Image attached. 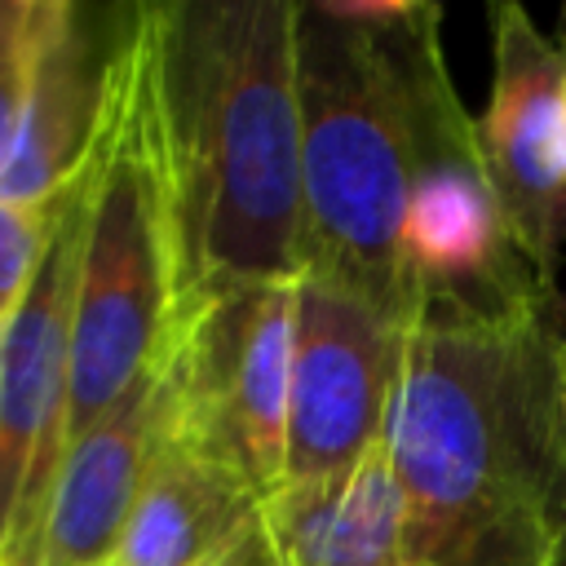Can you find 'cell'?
<instances>
[{
	"mask_svg": "<svg viewBox=\"0 0 566 566\" xmlns=\"http://www.w3.org/2000/svg\"><path fill=\"white\" fill-rule=\"evenodd\" d=\"M115 35H119V18L111 31H102L97 13H88L84 4L44 0L27 111L9 164L0 172V199L40 208L57 199L66 181L84 168L102 124Z\"/></svg>",
	"mask_w": 566,
	"mask_h": 566,
	"instance_id": "cell-10",
	"label": "cell"
},
{
	"mask_svg": "<svg viewBox=\"0 0 566 566\" xmlns=\"http://www.w3.org/2000/svg\"><path fill=\"white\" fill-rule=\"evenodd\" d=\"M177 314V234L159 146L146 4L119 13L71 310L66 447L159 367Z\"/></svg>",
	"mask_w": 566,
	"mask_h": 566,
	"instance_id": "cell-4",
	"label": "cell"
},
{
	"mask_svg": "<svg viewBox=\"0 0 566 566\" xmlns=\"http://www.w3.org/2000/svg\"><path fill=\"white\" fill-rule=\"evenodd\" d=\"M562 119H566V84H562Z\"/></svg>",
	"mask_w": 566,
	"mask_h": 566,
	"instance_id": "cell-18",
	"label": "cell"
},
{
	"mask_svg": "<svg viewBox=\"0 0 566 566\" xmlns=\"http://www.w3.org/2000/svg\"><path fill=\"white\" fill-rule=\"evenodd\" d=\"M146 18L177 305L301 279L296 0H159Z\"/></svg>",
	"mask_w": 566,
	"mask_h": 566,
	"instance_id": "cell-2",
	"label": "cell"
},
{
	"mask_svg": "<svg viewBox=\"0 0 566 566\" xmlns=\"http://www.w3.org/2000/svg\"><path fill=\"white\" fill-rule=\"evenodd\" d=\"M40 22H44V0H0V172L9 164L27 111Z\"/></svg>",
	"mask_w": 566,
	"mask_h": 566,
	"instance_id": "cell-14",
	"label": "cell"
},
{
	"mask_svg": "<svg viewBox=\"0 0 566 566\" xmlns=\"http://www.w3.org/2000/svg\"><path fill=\"white\" fill-rule=\"evenodd\" d=\"M566 305L420 301L385 455L416 566H544L566 513Z\"/></svg>",
	"mask_w": 566,
	"mask_h": 566,
	"instance_id": "cell-1",
	"label": "cell"
},
{
	"mask_svg": "<svg viewBox=\"0 0 566 566\" xmlns=\"http://www.w3.org/2000/svg\"><path fill=\"white\" fill-rule=\"evenodd\" d=\"M562 49H566V9H562V40H557Z\"/></svg>",
	"mask_w": 566,
	"mask_h": 566,
	"instance_id": "cell-17",
	"label": "cell"
},
{
	"mask_svg": "<svg viewBox=\"0 0 566 566\" xmlns=\"http://www.w3.org/2000/svg\"><path fill=\"white\" fill-rule=\"evenodd\" d=\"M49 221H53V199L40 208L0 199V327L31 287V274L49 239Z\"/></svg>",
	"mask_w": 566,
	"mask_h": 566,
	"instance_id": "cell-15",
	"label": "cell"
},
{
	"mask_svg": "<svg viewBox=\"0 0 566 566\" xmlns=\"http://www.w3.org/2000/svg\"><path fill=\"white\" fill-rule=\"evenodd\" d=\"M261 566H416L385 438L345 478L265 500Z\"/></svg>",
	"mask_w": 566,
	"mask_h": 566,
	"instance_id": "cell-13",
	"label": "cell"
},
{
	"mask_svg": "<svg viewBox=\"0 0 566 566\" xmlns=\"http://www.w3.org/2000/svg\"><path fill=\"white\" fill-rule=\"evenodd\" d=\"M429 0H296L305 270L407 327L411 49Z\"/></svg>",
	"mask_w": 566,
	"mask_h": 566,
	"instance_id": "cell-3",
	"label": "cell"
},
{
	"mask_svg": "<svg viewBox=\"0 0 566 566\" xmlns=\"http://www.w3.org/2000/svg\"><path fill=\"white\" fill-rule=\"evenodd\" d=\"M544 566H566V513H562V522H557V531H553V544H548V553H544Z\"/></svg>",
	"mask_w": 566,
	"mask_h": 566,
	"instance_id": "cell-16",
	"label": "cell"
},
{
	"mask_svg": "<svg viewBox=\"0 0 566 566\" xmlns=\"http://www.w3.org/2000/svg\"><path fill=\"white\" fill-rule=\"evenodd\" d=\"M296 279L190 296L159 358L164 420L261 504L283 491Z\"/></svg>",
	"mask_w": 566,
	"mask_h": 566,
	"instance_id": "cell-5",
	"label": "cell"
},
{
	"mask_svg": "<svg viewBox=\"0 0 566 566\" xmlns=\"http://www.w3.org/2000/svg\"><path fill=\"white\" fill-rule=\"evenodd\" d=\"M88 203V159L53 199L27 296L0 327V566L40 562V526L66 451L71 310Z\"/></svg>",
	"mask_w": 566,
	"mask_h": 566,
	"instance_id": "cell-7",
	"label": "cell"
},
{
	"mask_svg": "<svg viewBox=\"0 0 566 566\" xmlns=\"http://www.w3.org/2000/svg\"><path fill=\"white\" fill-rule=\"evenodd\" d=\"M265 504L217 460L159 429L111 566H261Z\"/></svg>",
	"mask_w": 566,
	"mask_h": 566,
	"instance_id": "cell-11",
	"label": "cell"
},
{
	"mask_svg": "<svg viewBox=\"0 0 566 566\" xmlns=\"http://www.w3.org/2000/svg\"><path fill=\"white\" fill-rule=\"evenodd\" d=\"M398 367L402 323L318 274L296 279L283 486L336 482L380 447Z\"/></svg>",
	"mask_w": 566,
	"mask_h": 566,
	"instance_id": "cell-8",
	"label": "cell"
},
{
	"mask_svg": "<svg viewBox=\"0 0 566 566\" xmlns=\"http://www.w3.org/2000/svg\"><path fill=\"white\" fill-rule=\"evenodd\" d=\"M491 102L478 128L482 168L522 261L557 287L566 256V49L513 0L491 9Z\"/></svg>",
	"mask_w": 566,
	"mask_h": 566,
	"instance_id": "cell-9",
	"label": "cell"
},
{
	"mask_svg": "<svg viewBox=\"0 0 566 566\" xmlns=\"http://www.w3.org/2000/svg\"><path fill=\"white\" fill-rule=\"evenodd\" d=\"M438 31L442 9L420 27L411 49V172L402 221L411 296L416 305L460 301L486 310L557 296L513 248L482 168L478 128L447 75Z\"/></svg>",
	"mask_w": 566,
	"mask_h": 566,
	"instance_id": "cell-6",
	"label": "cell"
},
{
	"mask_svg": "<svg viewBox=\"0 0 566 566\" xmlns=\"http://www.w3.org/2000/svg\"><path fill=\"white\" fill-rule=\"evenodd\" d=\"M159 402L164 376L155 367L62 451L35 566H111L150 464Z\"/></svg>",
	"mask_w": 566,
	"mask_h": 566,
	"instance_id": "cell-12",
	"label": "cell"
}]
</instances>
